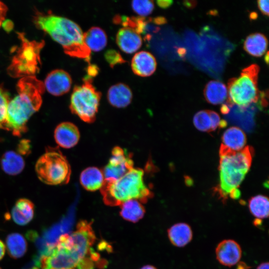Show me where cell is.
Returning a JSON list of instances; mask_svg holds the SVG:
<instances>
[{
	"label": "cell",
	"instance_id": "cell-1",
	"mask_svg": "<svg viewBox=\"0 0 269 269\" xmlns=\"http://www.w3.org/2000/svg\"><path fill=\"white\" fill-rule=\"evenodd\" d=\"M17 95L9 102L4 128L19 136L26 132V123L42 104L44 83L35 76L21 78L17 85Z\"/></svg>",
	"mask_w": 269,
	"mask_h": 269
},
{
	"label": "cell",
	"instance_id": "cell-2",
	"mask_svg": "<svg viewBox=\"0 0 269 269\" xmlns=\"http://www.w3.org/2000/svg\"><path fill=\"white\" fill-rule=\"evenodd\" d=\"M93 244L92 237L83 230L77 229L70 234L63 235L42 256L39 266L41 269L79 267Z\"/></svg>",
	"mask_w": 269,
	"mask_h": 269
},
{
	"label": "cell",
	"instance_id": "cell-3",
	"mask_svg": "<svg viewBox=\"0 0 269 269\" xmlns=\"http://www.w3.org/2000/svg\"><path fill=\"white\" fill-rule=\"evenodd\" d=\"M37 28L48 34L60 44L64 52L89 62L91 51L84 41V33L75 22L64 17L37 12L34 16Z\"/></svg>",
	"mask_w": 269,
	"mask_h": 269
},
{
	"label": "cell",
	"instance_id": "cell-4",
	"mask_svg": "<svg viewBox=\"0 0 269 269\" xmlns=\"http://www.w3.org/2000/svg\"><path fill=\"white\" fill-rule=\"evenodd\" d=\"M220 183L216 191L225 202L228 197L238 199V190L251 165L253 149L247 146L238 151L232 150L221 145L220 151Z\"/></svg>",
	"mask_w": 269,
	"mask_h": 269
},
{
	"label": "cell",
	"instance_id": "cell-5",
	"mask_svg": "<svg viewBox=\"0 0 269 269\" xmlns=\"http://www.w3.org/2000/svg\"><path fill=\"white\" fill-rule=\"evenodd\" d=\"M144 170L133 168L120 179L111 182L104 181L100 191L104 203L116 206L130 200L146 203L153 196L144 182Z\"/></svg>",
	"mask_w": 269,
	"mask_h": 269
},
{
	"label": "cell",
	"instance_id": "cell-6",
	"mask_svg": "<svg viewBox=\"0 0 269 269\" xmlns=\"http://www.w3.org/2000/svg\"><path fill=\"white\" fill-rule=\"evenodd\" d=\"M259 71V66L252 64L244 68L238 77L229 80L226 104L230 108L237 105L240 110L244 111L258 101L260 94L258 86Z\"/></svg>",
	"mask_w": 269,
	"mask_h": 269
},
{
	"label": "cell",
	"instance_id": "cell-7",
	"mask_svg": "<svg viewBox=\"0 0 269 269\" xmlns=\"http://www.w3.org/2000/svg\"><path fill=\"white\" fill-rule=\"evenodd\" d=\"M35 171L39 180L51 185L67 184L71 173L66 157L58 148L52 147L47 148L38 158Z\"/></svg>",
	"mask_w": 269,
	"mask_h": 269
},
{
	"label": "cell",
	"instance_id": "cell-8",
	"mask_svg": "<svg viewBox=\"0 0 269 269\" xmlns=\"http://www.w3.org/2000/svg\"><path fill=\"white\" fill-rule=\"evenodd\" d=\"M21 45L13 57L7 68L8 74L13 77L34 76L40 65V52L44 42L30 41L22 33H18Z\"/></svg>",
	"mask_w": 269,
	"mask_h": 269
},
{
	"label": "cell",
	"instance_id": "cell-9",
	"mask_svg": "<svg viewBox=\"0 0 269 269\" xmlns=\"http://www.w3.org/2000/svg\"><path fill=\"white\" fill-rule=\"evenodd\" d=\"M84 83L76 86L70 98L71 112L87 123H92L96 119L98 111L101 93L92 84V78L86 76Z\"/></svg>",
	"mask_w": 269,
	"mask_h": 269
},
{
	"label": "cell",
	"instance_id": "cell-10",
	"mask_svg": "<svg viewBox=\"0 0 269 269\" xmlns=\"http://www.w3.org/2000/svg\"><path fill=\"white\" fill-rule=\"evenodd\" d=\"M131 153L121 147L116 146L112 150L111 156L103 172L105 182L115 181L134 168Z\"/></svg>",
	"mask_w": 269,
	"mask_h": 269
},
{
	"label": "cell",
	"instance_id": "cell-11",
	"mask_svg": "<svg viewBox=\"0 0 269 269\" xmlns=\"http://www.w3.org/2000/svg\"><path fill=\"white\" fill-rule=\"evenodd\" d=\"M44 85L49 93L59 96L69 92L72 85V79L66 71L56 69L47 75Z\"/></svg>",
	"mask_w": 269,
	"mask_h": 269
},
{
	"label": "cell",
	"instance_id": "cell-12",
	"mask_svg": "<svg viewBox=\"0 0 269 269\" xmlns=\"http://www.w3.org/2000/svg\"><path fill=\"white\" fill-rule=\"evenodd\" d=\"M215 254L217 260L221 265L230 267L239 262L242 249L234 240H224L217 245Z\"/></svg>",
	"mask_w": 269,
	"mask_h": 269
},
{
	"label": "cell",
	"instance_id": "cell-13",
	"mask_svg": "<svg viewBox=\"0 0 269 269\" xmlns=\"http://www.w3.org/2000/svg\"><path fill=\"white\" fill-rule=\"evenodd\" d=\"M80 137L77 127L70 122L59 124L54 131V138L57 144L64 148H70L76 145Z\"/></svg>",
	"mask_w": 269,
	"mask_h": 269
},
{
	"label": "cell",
	"instance_id": "cell-14",
	"mask_svg": "<svg viewBox=\"0 0 269 269\" xmlns=\"http://www.w3.org/2000/svg\"><path fill=\"white\" fill-rule=\"evenodd\" d=\"M157 62L150 52L141 51L136 53L131 61V68L134 73L140 77L151 76L156 70Z\"/></svg>",
	"mask_w": 269,
	"mask_h": 269
},
{
	"label": "cell",
	"instance_id": "cell-15",
	"mask_svg": "<svg viewBox=\"0 0 269 269\" xmlns=\"http://www.w3.org/2000/svg\"><path fill=\"white\" fill-rule=\"evenodd\" d=\"M116 42L122 51L128 54L137 51L142 43L139 33L130 28L124 27L117 33Z\"/></svg>",
	"mask_w": 269,
	"mask_h": 269
},
{
	"label": "cell",
	"instance_id": "cell-16",
	"mask_svg": "<svg viewBox=\"0 0 269 269\" xmlns=\"http://www.w3.org/2000/svg\"><path fill=\"white\" fill-rule=\"evenodd\" d=\"M109 103L114 107L123 108L127 107L132 102L133 93L131 88L123 83H119L110 87L107 93Z\"/></svg>",
	"mask_w": 269,
	"mask_h": 269
},
{
	"label": "cell",
	"instance_id": "cell-17",
	"mask_svg": "<svg viewBox=\"0 0 269 269\" xmlns=\"http://www.w3.org/2000/svg\"><path fill=\"white\" fill-rule=\"evenodd\" d=\"M11 213L12 218L16 224L21 226L25 225L33 218L34 204L27 199H19L15 202Z\"/></svg>",
	"mask_w": 269,
	"mask_h": 269
},
{
	"label": "cell",
	"instance_id": "cell-18",
	"mask_svg": "<svg viewBox=\"0 0 269 269\" xmlns=\"http://www.w3.org/2000/svg\"><path fill=\"white\" fill-rule=\"evenodd\" d=\"M105 181L103 171L96 167H89L83 170L80 176L82 187L87 191L101 189Z\"/></svg>",
	"mask_w": 269,
	"mask_h": 269
},
{
	"label": "cell",
	"instance_id": "cell-19",
	"mask_svg": "<svg viewBox=\"0 0 269 269\" xmlns=\"http://www.w3.org/2000/svg\"><path fill=\"white\" fill-rule=\"evenodd\" d=\"M167 235L171 244L177 247H183L192 239L193 233L191 227L185 223H178L172 225L167 231Z\"/></svg>",
	"mask_w": 269,
	"mask_h": 269
},
{
	"label": "cell",
	"instance_id": "cell-20",
	"mask_svg": "<svg viewBox=\"0 0 269 269\" xmlns=\"http://www.w3.org/2000/svg\"><path fill=\"white\" fill-rule=\"evenodd\" d=\"M204 95L208 103L213 105L221 104L227 99V88L220 81L211 80L205 86Z\"/></svg>",
	"mask_w": 269,
	"mask_h": 269
},
{
	"label": "cell",
	"instance_id": "cell-21",
	"mask_svg": "<svg viewBox=\"0 0 269 269\" xmlns=\"http://www.w3.org/2000/svg\"><path fill=\"white\" fill-rule=\"evenodd\" d=\"M268 41L263 33L256 32L248 35L244 43V49L250 55L261 57L267 51Z\"/></svg>",
	"mask_w": 269,
	"mask_h": 269
},
{
	"label": "cell",
	"instance_id": "cell-22",
	"mask_svg": "<svg viewBox=\"0 0 269 269\" xmlns=\"http://www.w3.org/2000/svg\"><path fill=\"white\" fill-rule=\"evenodd\" d=\"M221 145L232 150L242 149L246 143V136L244 132L238 127H231L224 133Z\"/></svg>",
	"mask_w": 269,
	"mask_h": 269
},
{
	"label": "cell",
	"instance_id": "cell-23",
	"mask_svg": "<svg viewBox=\"0 0 269 269\" xmlns=\"http://www.w3.org/2000/svg\"><path fill=\"white\" fill-rule=\"evenodd\" d=\"M83 35L84 42L91 51H100L107 45V35L99 27H92Z\"/></svg>",
	"mask_w": 269,
	"mask_h": 269
},
{
	"label": "cell",
	"instance_id": "cell-24",
	"mask_svg": "<svg viewBox=\"0 0 269 269\" xmlns=\"http://www.w3.org/2000/svg\"><path fill=\"white\" fill-rule=\"evenodd\" d=\"M1 164L5 173L10 175H15L22 171L25 162L22 157L18 153L8 151L2 155Z\"/></svg>",
	"mask_w": 269,
	"mask_h": 269
},
{
	"label": "cell",
	"instance_id": "cell-25",
	"mask_svg": "<svg viewBox=\"0 0 269 269\" xmlns=\"http://www.w3.org/2000/svg\"><path fill=\"white\" fill-rule=\"evenodd\" d=\"M140 201L136 200L127 201L121 204L120 215L127 221L135 223L144 216L145 209Z\"/></svg>",
	"mask_w": 269,
	"mask_h": 269
},
{
	"label": "cell",
	"instance_id": "cell-26",
	"mask_svg": "<svg viewBox=\"0 0 269 269\" xmlns=\"http://www.w3.org/2000/svg\"><path fill=\"white\" fill-rule=\"evenodd\" d=\"M5 243L8 255L13 259L21 258L26 252L27 242L23 236L19 233L9 234L6 237Z\"/></svg>",
	"mask_w": 269,
	"mask_h": 269
},
{
	"label": "cell",
	"instance_id": "cell-27",
	"mask_svg": "<svg viewBox=\"0 0 269 269\" xmlns=\"http://www.w3.org/2000/svg\"><path fill=\"white\" fill-rule=\"evenodd\" d=\"M249 207L251 214L257 219H265L269 216V199L265 196L259 195L252 197L249 200Z\"/></svg>",
	"mask_w": 269,
	"mask_h": 269
},
{
	"label": "cell",
	"instance_id": "cell-28",
	"mask_svg": "<svg viewBox=\"0 0 269 269\" xmlns=\"http://www.w3.org/2000/svg\"><path fill=\"white\" fill-rule=\"evenodd\" d=\"M195 127L202 132H211V123L208 110H202L196 113L193 117Z\"/></svg>",
	"mask_w": 269,
	"mask_h": 269
},
{
	"label": "cell",
	"instance_id": "cell-29",
	"mask_svg": "<svg viewBox=\"0 0 269 269\" xmlns=\"http://www.w3.org/2000/svg\"><path fill=\"white\" fill-rule=\"evenodd\" d=\"M133 10L139 16L144 17L149 15L154 9L152 0H133L131 3Z\"/></svg>",
	"mask_w": 269,
	"mask_h": 269
},
{
	"label": "cell",
	"instance_id": "cell-30",
	"mask_svg": "<svg viewBox=\"0 0 269 269\" xmlns=\"http://www.w3.org/2000/svg\"><path fill=\"white\" fill-rule=\"evenodd\" d=\"M9 102L7 94L0 88V128H4Z\"/></svg>",
	"mask_w": 269,
	"mask_h": 269
},
{
	"label": "cell",
	"instance_id": "cell-31",
	"mask_svg": "<svg viewBox=\"0 0 269 269\" xmlns=\"http://www.w3.org/2000/svg\"><path fill=\"white\" fill-rule=\"evenodd\" d=\"M104 56L106 60L111 68H113L116 65L124 63L126 62L120 53L114 49L107 50Z\"/></svg>",
	"mask_w": 269,
	"mask_h": 269
},
{
	"label": "cell",
	"instance_id": "cell-32",
	"mask_svg": "<svg viewBox=\"0 0 269 269\" xmlns=\"http://www.w3.org/2000/svg\"><path fill=\"white\" fill-rule=\"evenodd\" d=\"M211 123V131H215L218 128H224L227 125L225 120H221L218 114L213 111H209Z\"/></svg>",
	"mask_w": 269,
	"mask_h": 269
},
{
	"label": "cell",
	"instance_id": "cell-33",
	"mask_svg": "<svg viewBox=\"0 0 269 269\" xmlns=\"http://www.w3.org/2000/svg\"><path fill=\"white\" fill-rule=\"evenodd\" d=\"M258 6L262 13L269 16V0H259L257 1Z\"/></svg>",
	"mask_w": 269,
	"mask_h": 269
},
{
	"label": "cell",
	"instance_id": "cell-34",
	"mask_svg": "<svg viewBox=\"0 0 269 269\" xmlns=\"http://www.w3.org/2000/svg\"><path fill=\"white\" fill-rule=\"evenodd\" d=\"M88 76L92 78V77L97 76L99 72L98 66L94 64H89L86 69Z\"/></svg>",
	"mask_w": 269,
	"mask_h": 269
},
{
	"label": "cell",
	"instance_id": "cell-35",
	"mask_svg": "<svg viewBox=\"0 0 269 269\" xmlns=\"http://www.w3.org/2000/svg\"><path fill=\"white\" fill-rule=\"evenodd\" d=\"M18 150L22 154H26L29 151L30 144L28 141L23 140L18 145Z\"/></svg>",
	"mask_w": 269,
	"mask_h": 269
},
{
	"label": "cell",
	"instance_id": "cell-36",
	"mask_svg": "<svg viewBox=\"0 0 269 269\" xmlns=\"http://www.w3.org/2000/svg\"><path fill=\"white\" fill-rule=\"evenodd\" d=\"M7 10V7L6 5L0 1V27L5 19Z\"/></svg>",
	"mask_w": 269,
	"mask_h": 269
},
{
	"label": "cell",
	"instance_id": "cell-37",
	"mask_svg": "<svg viewBox=\"0 0 269 269\" xmlns=\"http://www.w3.org/2000/svg\"><path fill=\"white\" fill-rule=\"evenodd\" d=\"M157 5L161 8H166L169 7L173 3L172 0H157L156 1Z\"/></svg>",
	"mask_w": 269,
	"mask_h": 269
},
{
	"label": "cell",
	"instance_id": "cell-38",
	"mask_svg": "<svg viewBox=\"0 0 269 269\" xmlns=\"http://www.w3.org/2000/svg\"><path fill=\"white\" fill-rule=\"evenodd\" d=\"M150 21H152L156 24H163L166 23V19L163 16H157L152 19H150Z\"/></svg>",
	"mask_w": 269,
	"mask_h": 269
},
{
	"label": "cell",
	"instance_id": "cell-39",
	"mask_svg": "<svg viewBox=\"0 0 269 269\" xmlns=\"http://www.w3.org/2000/svg\"><path fill=\"white\" fill-rule=\"evenodd\" d=\"M220 111L223 114H227L230 112V107L227 104H222Z\"/></svg>",
	"mask_w": 269,
	"mask_h": 269
},
{
	"label": "cell",
	"instance_id": "cell-40",
	"mask_svg": "<svg viewBox=\"0 0 269 269\" xmlns=\"http://www.w3.org/2000/svg\"><path fill=\"white\" fill-rule=\"evenodd\" d=\"M5 252V246L4 243L0 240V260L3 257Z\"/></svg>",
	"mask_w": 269,
	"mask_h": 269
},
{
	"label": "cell",
	"instance_id": "cell-41",
	"mask_svg": "<svg viewBox=\"0 0 269 269\" xmlns=\"http://www.w3.org/2000/svg\"><path fill=\"white\" fill-rule=\"evenodd\" d=\"M269 263L265 262L261 264L257 268V269H269Z\"/></svg>",
	"mask_w": 269,
	"mask_h": 269
},
{
	"label": "cell",
	"instance_id": "cell-42",
	"mask_svg": "<svg viewBox=\"0 0 269 269\" xmlns=\"http://www.w3.org/2000/svg\"><path fill=\"white\" fill-rule=\"evenodd\" d=\"M250 267L248 266L245 263L241 262L237 266L236 269H249Z\"/></svg>",
	"mask_w": 269,
	"mask_h": 269
},
{
	"label": "cell",
	"instance_id": "cell-43",
	"mask_svg": "<svg viewBox=\"0 0 269 269\" xmlns=\"http://www.w3.org/2000/svg\"><path fill=\"white\" fill-rule=\"evenodd\" d=\"M188 3L184 2V4L185 6H186L188 7H193L196 4V2L195 1H187Z\"/></svg>",
	"mask_w": 269,
	"mask_h": 269
},
{
	"label": "cell",
	"instance_id": "cell-44",
	"mask_svg": "<svg viewBox=\"0 0 269 269\" xmlns=\"http://www.w3.org/2000/svg\"><path fill=\"white\" fill-rule=\"evenodd\" d=\"M140 269H156V268L151 265H146Z\"/></svg>",
	"mask_w": 269,
	"mask_h": 269
},
{
	"label": "cell",
	"instance_id": "cell-45",
	"mask_svg": "<svg viewBox=\"0 0 269 269\" xmlns=\"http://www.w3.org/2000/svg\"><path fill=\"white\" fill-rule=\"evenodd\" d=\"M185 53V50L183 48H180L178 50V53L180 55H181V57L184 56Z\"/></svg>",
	"mask_w": 269,
	"mask_h": 269
},
{
	"label": "cell",
	"instance_id": "cell-46",
	"mask_svg": "<svg viewBox=\"0 0 269 269\" xmlns=\"http://www.w3.org/2000/svg\"><path fill=\"white\" fill-rule=\"evenodd\" d=\"M250 17L251 19H256L257 18V13L255 12H253L252 13H251L250 14Z\"/></svg>",
	"mask_w": 269,
	"mask_h": 269
},
{
	"label": "cell",
	"instance_id": "cell-47",
	"mask_svg": "<svg viewBox=\"0 0 269 269\" xmlns=\"http://www.w3.org/2000/svg\"><path fill=\"white\" fill-rule=\"evenodd\" d=\"M265 61L267 64H268L269 63V51L267 52L265 56Z\"/></svg>",
	"mask_w": 269,
	"mask_h": 269
},
{
	"label": "cell",
	"instance_id": "cell-48",
	"mask_svg": "<svg viewBox=\"0 0 269 269\" xmlns=\"http://www.w3.org/2000/svg\"><path fill=\"white\" fill-rule=\"evenodd\" d=\"M0 269H1L0 268Z\"/></svg>",
	"mask_w": 269,
	"mask_h": 269
},
{
	"label": "cell",
	"instance_id": "cell-49",
	"mask_svg": "<svg viewBox=\"0 0 269 269\" xmlns=\"http://www.w3.org/2000/svg\"></svg>",
	"mask_w": 269,
	"mask_h": 269
}]
</instances>
